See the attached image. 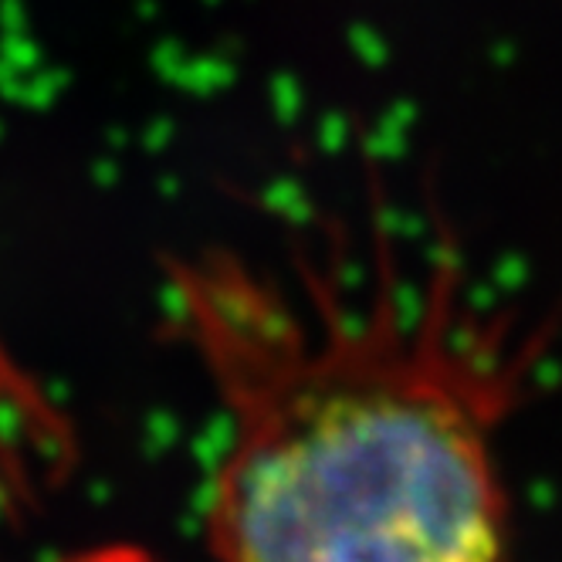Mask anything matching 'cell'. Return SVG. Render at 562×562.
Here are the masks:
<instances>
[{
  "mask_svg": "<svg viewBox=\"0 0 562 562\" xmlns=\"http://www.w3.org/2000/svg\"><path fill=\"white\" fill-rule=\"evenodd\" d=\"M167 278L224 427L217 562H515L498 440L536 349L448 255L363 278L204 248Z\"/></svg>",
  "mask_w": 562,
  "mask_h": 562,
  "instance_id": "obj_1",
  "label": "cell"
},
{
  "mask_svg": "<svg viewBox=\"0 0 562 562\" xmlns=\"http://www.w3.org/2000/svg\"><path fill=\"white\" fill-rule=\"evenodd\" d=\"M58 562H156V559L139 546H99V549L65 555Z\"/></svg>",
  "mask_w": 562,
  "mask_h": 562,
  "instance_id": "obj_2",
  "label": "cell"
}]
</instances>
